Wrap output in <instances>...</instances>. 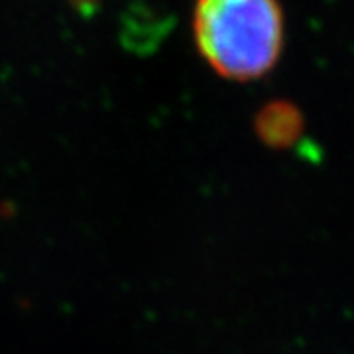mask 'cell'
<instances>
[{
    "mask_svg": "<svg viewBox=\"0 0 354 354\" xmlns=\"http://www.w3.org/2000/svg\"><path fill=\"white\" fill-rule=\"evenodd\" d=\"M191 34L216 75L256 81L278 65L286 16L279 0H195Z\"/></svg>",
    "mask_w": 354,
    "mask_h": 354,
    "instance_id": "obj_1",
    "label": "cell"
},
{
    "mask_svg": "<svg viewBox=\"0 0 354 354\" xmlns=\"http://www.w3.org/2000/svg\"><path fill=\"white\" fill-rule=\"evenodd\" d=\"M256 130L268 146L279 150L291 148L304 134V116L290 102H272L258 114Z\"/></svg>",
    "mask_w": 354,
    "mask_h": 354,
    "instance_id": "obj_2",
    "label": "cell"
}]
</instances>
